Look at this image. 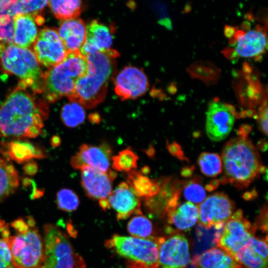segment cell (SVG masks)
I'll return each instance as SVG.
<instances>
[{
  "label": "cell",
  "mask_w": 268,
  "mask_h": 268,
  "mask_svg": "<svg viewBox=\"0 0 268 268\" xmlns=\"http://www.w3.org/2000/svg\"><path fill=\"white\" fill-rule=\"evenodd\" d=\"M18 83L0 106V136L33 138L41 133L47 109Z\"/></svg>",
  "instance_id": "obj_1"
},
{
  "label": "cell",
  "mask_w": 268,
  "mask_h": 268,
  "mask_svg": "<svg viewBox=\"0 0 268 268\" xmlns=\"http://www.w3.org/2000/svg\"><path fill=\"white\" fill-rule=\"evenodd\" d=\"M118 52L113 49L99 52L86 57V72L76 81L69 101H75L83 107L91 109L104 101L108 83L116 68Z\"/></svg>",
  "instance_id": "obj_2"
},
{
  "label": "cell",
  "mask_w": 268,
  "mask_h": 268,
  "mask_svg": "<svg viewBox=\"0 0 268 268\" xmlns=\"http://www.w3.org/2000/svg\"><path fill=\"white\" fill-rule=\"evenodd\" d=\"M223 183L229 182L239 189H244L264 173L265 167L251 140L240 136L227 142L222 152Z\"/></svg>",
  "instance_id": "obj_3"
},
{
  "label": "cell",
  "mask_w": 268,
  "mask_h": 268,
  "mask_svg": "<svg viewBox=\"0 0 268 268\" xmlns=\"http://www.w3.org/2000/svg\"><path fill=\"white\" fill-rule=\"evenodd\" d=\"M87 68L86 56L79 51H67L61 62L44 73L41 93L51 103L63 97L69 100L74 93L76 80L86 72Z\"/></svg>",
  "instance_id": "obj_4"
},
{
  "label": "cell",
  "mask_w": 268,
  "mask_h": 268,
  "mask_svg": "<svg viewBox=\"0 0 268 268\" xmlns=\"http://www.w3.org/2000/svg\"><path fill=\"white\" fill-rule=\"evenodd\" d=\"M0 64L5 72L20 79L19 83L35 93H42L44 73L30 49L9 44L0 52Z\"/></svg>",
  "instance_id": "obj_5"
},
{
  "label": "cell",
  "mask_w": 268,
  "mask_h": 268,
  "mask_svg": "<svg viewBox=\"0 0 268 268\" xmlns=\"http://www.w3.org/2000/svg\"><path fill=\"white\" fill-rule=\"evenodd\" d=\"M105 246L124 258L129 268H157L158 237L141 238L116 234L106 241Z\"/></svg>",
  "instance_id": "obj_6"
},
{
  "label": "cell",
  "mask_w": 268,
  "mask_h": 268,
  "mask_svg": "<svg viewBox=\"0 0 268 268\" xmlns=\"http://www.w3.org/2000/svg\"><path fill=\"white\" fill-rule=\"evenodd\" d=\"M44 256L38 268H86L67 235L56 225L43 227Z\"/></svg>",
  "instance_id": "obj_7"
},
{
  "label": "cell",
  "mask_w": 268,
  "mask_h": 268,
  "mask_svg": "<svg viewBox=\"0 0 268 268\" xmlns=\"http://www.w3.org/2000/svg\"><path fill=\"white\" fill-rule=\"evenodd\" d=\"M11 253L14 268H38L44 256V244L37 229L29 226L27 231L4 238Z\"/></svg>",
  "instance_id": "obj_8"
},
{
  "label": "cell",
  "mask_w": 268,
  "mask_h": 268,
  "mask_svg": "<svg viewBox=\"0 0 268 268\" xmlns=\"http://www.w3.org/2000/svg\"><path fill=\"white\" fill-rule=\"evenodd\" d=\"M241 210L233 213L225 222L220 234L214 242L218 247L235 257L239 250L254 236L257 230L254 225L244 218Z\"/></svg>",
  "instance_id": "obj_9"
},
{
  "label": "cell",
  "mask_w": 268,
  "mask_h": 268,
  "mask_svg": "<svg viewBox=\"0 0 268 268\" xmlns=\"http://www.w3.org/2000/svg\"><path fill=\"white\" fill-rule=\"evenodd\" d=\"M199 224L206 229L223 228L235 208L234 202L222 193L209 196L198 206Z\"/></svg>",
  "instance_id": "obj_10"
},
{
  "label": "cell",
  "mask_w": 268,
  "mask_h": 268,
  "mask_svg": "<svg viewBox=\"0 0 268 268\" xmlns=\"http://www.w3.org/2000/svg\"><path fill=\"white\" fill-rule=\"evenodd\" d=\"M157 268H187L190 261V247L187 238L180 233L158 237Z\"/></svg>",
  "instance_id": "obj_11"
},
{
  "label": "cell",
  "mask_w": 268,
  "mask_h": 268,
  "mask_svg": "<svg viewBox=\"0 0 268 268\" xmlns=\"http://www.w3.org/2000/svg\"><path fill=\"white\" fill-rule=\"evenodd\" d=\"M33 53L39 63L52 67L61 62L67 52L54 28L41 29L33 44Z\"/></svg>",
  "instance_id": "obj_12"
},
{
  "label": "cell",
  "mask_w": 268,
  "mask_h": 268,
  "mask_svg": "<svg viewBox=\"0 0 268 268\" xmlns=\"http://www.w3.org/2000/svg\"><path fill=\"white\" fill-rule=\"evenodd\" d=\"M113 150L106 142L99 145L82 144L78 150L70 159V164L76 169L88 166L104 173L110 170Z\"/></svg>",
  "instance_id": "obj_13"
},
{
  "label": "cell",
  "mask_w": 268,
  "mask_h": 268,
  "mask_svg": "<svg viewBox=\"0 0 268 268\" xmlns=\"http://www.w3.org/2000/svg\"><path fill=\"white\" fill-rule=\"evenodd\" d=\"M115 91L122 100L134 99L148 90V81L142 69L128 66L122 68L114 79Z\"/></svg>",
  "instance_id": "obj_14"
},
{
  "label": "cell",
  "mask_w": 268,
  "mask_h": 268,
  "mask_svg": "<svg viewBox=\"0 0 268 268\" xmlns=\"http://www.w3.org/2000/svg\"><path fill=\"white\" fill-rule=\"evenodd\" d=\"M235 117L228 108L219 101L211 102L206 112L205 130L209 138L214 141L225 138L231 132Z\"/></svg>",
  "instance_id": "obj_15"
},
{
  "label": "cell",
  "mask_w": 268,
  "mask_h": 268,
  "mask_svg": "<svg viewBox=\"0 0 268 268\" xmlns=\"http://www.w3.org/2000/svg\"><path fill=\"white\" fill-rule=\"evenodd\" d=\"M81 183L87 197L94 200L106 199L112 191V183L117 173L111 170L104 173L88 166L81 169Z\"/></svg>",
  "instance_id": "obj_16"
},
{
  "label": "cell",
  "mask_w": 268,
  "mask_h": 268,
  "mask_svg": "<svg viewBox=\"0 0 268 268\" xmlns=\"http://www.w3.org/2000/svg\"><path fill=\"white\" fill-rule=\"evenodd\" d=\"M107 200L110 208L116 212L118 220L127 219L132 215L142 214L139 197L126 182L120 183Z\"/></svg>",
  "instance_id": "obj_17"
},
{
  "label": "cell",
  "mask_w": 268,
  "mask_h": 268,
  "mask_svg": "<svg viewBox=\"0 0 268 268\" xmlns=\"http://www.w3.org/2000/svg\"><path fill=\"white\" fill-rule=\"evenodd\" d=\"M12 21L13 44L21 48H28L37 37V24H42L44 19L41 13H19L13 16Z\"/></svg>",
  "instance_id": "obj_18"
},
{
  "label": "cell",
  "mask_w": 268,
  "mask_h": 268,
  "mask_svg": "<svg viewBox=\"0 0 268 268\" xmlns=\"http://www.w3.org/2000/svg\"><path fill=\"white\" fill-rule=\"evenodd\" d=\"M237 42L236 54L242 58H255L264 53L267 47V36L264 28L257 26L245 32L238 30L235 35Z\"/></svg>",
  "instance_id": "obj_19"
},
{
  "label": "cell",
  "mask_w": 268,
  "mask_h": 268,
  "mask_svg": "<svg viewBox=\"0 0 268 268\" xmlns=\"http://www.w3.org/2000/svg\"><path fill=\"white\" fill-rule=\"evenodd\" d=\"M112 29L97 20L86 26L85 42L80 52L85 56L111 49L113 42Z\"/></svg>",
  "instance_id": "obj_20"
},
{
  "label": "cell",
  "mask_w": 268,
  "mask_h": 268,
  "mask_svg": "<svg viewBox=\"0 0 268 268\" xmlns=\"http://www.w3.org/2000/svg\"><path fill=\"white\" fill-rule=\"evenodd\" d=\"M57 31L67 51H80L86 36V25L82 19L63 21Z\"/></svg>",
  "instance_id": "obj_21"
},
{
  "label": "cell",
  "mask_w": 268,
  "mask_h": 268,
  "mask_svg": "<svg viewBox=\"0 0 268 268\" xmlns=\"http://www.w3.org/2000/svg\"><path fill=\"white\" fill-rule=\"evenodd\" d=\"M1 150L6 159H11L19 164L29 161L33 158H43L46 156L42 149L25 140H14L5 142Z\"/></svg>",
  "instance_id": "obj_22"
},
{
  "label": "cell",
  "mask_w": 268,
  "mask_h": 268,
  "mask_svg": "<svg viewBox=\"0 0 268 268\" xmlns=\"http://www.w3.org/2000/svg\"><path fill=\"white\" fill-rule=\"evenodd\" d=\"M167 221L179 231L190 230L197 222L199 216L198 206L187 201L168 211Z\"/></svg>",
  "instance_id": "obj_23"
},
{
  "label": "cell",
  "mask_w": 268,
  "mask_h": 268,
  "mask_svg": "<svg viewBox=\"0 0 268 268\" xmlns=\"http://www.w3.org/2000/svg\"><path fill=\"white\" fill-rule=\"evenodd\" d=\"M194 264L198 268H243L232 255L218 247L198 256Z\"/></svg>",
  "instance_id": "obj_24"
},
{
  "label": "cell",
  "mask_w": 268,
  "mask_h": 268,
  "mask_svg": "<svg viewBox=\"0 0 268 268\" xmlns=\"http://www.w3.org/2000/svg\"><path fill=\"white\" fill-rule=\"evenodd\" d=\"M127 184L140 198H151L158 194L160 183L150 179L141 172L132 170L127 173Z\"/></svg>",
  "instance_id": "obj_25"
},
{
  "label": "cell",
  "mask_w": 268,
  "mask_h": 268,
  "mask_svg": "<svg viewBox=\"0 0 268 268\" xmlns=\"http://www.w3.org/2000/svg\"><path fill=\"white\" fill-rule=\"evenodd\" d=\"M9 161L0 157V202L12 194L19 184L17 171Z\"/></svg>",
  "instance_id": "obj_26"
},
{
  "label": "cell",
  "mask_w": 268,
  "mask_h": 268,
  "mask_svg": "<svg viewBox=\"0 0 268 268\" xmlns=\"http://www.w3.org/2000/svg\"><path fill=\"white\" fill-rule=\"evenodd\" d=\"M48 4L54 16L63 21L78 18L84 8L83 0H49Z\"/></svg>",
  "instance_id": "obj_27"
},
{
  "label": "cell",
  "mask_w": 268,
  "mask_h": 268,
  "mask_svg": "<svg viewBox=\"0 0 268 268\" xmlns=\"http://www.w3.org/2000/svg\"><path fill=\"white\" fill-rule=\"evenodd\" d=\"M84 107L75 101H70L64 105L61 110L62 122L69 128H75L82 124L85 119Z\"/></svg>",
  "instance_id": "obj_28"
},
{
  "label": "cell",
  "mask_w": 268,
  "mask_h": 268,
  "mask_svg": "<svg viewBox=\"0 0 268 268\" xmlns=\"http://www.w3.org/2000/svg\"><path fill=\"white\" fill-rule=\"evenodd\" d=\"M235 259L243 268H268V261L256 253L248 243L239 250Z\"/></svg>",
  "instance_id": "obj_29"
},
{
  "label": "cell",
  "mask_w": 268,
  "mask_h": 268,
  "mask_svg": "<svg viewBox=\"0 0 268 268\" xmlns=\"http://www.w3.org/2000/svg\"><path fill=\"white\" fill-rule=\"evenodd\" d=\"M127 230L133 237L147 238L153 236L152 222L146 216L136 215L133 217L127 224Z\"/></svg>",
  "instance_id": "obj_30"
},
{
  "label": "cell",
  "mask_w": 268,
  "mask_h": 268,
  "mask_svg": "<svg viewBox=\"0 0 268 268\" xmlns=\"http://www.w3.org/2000/svg\"><path fill=\"white\" fill-rule=\"evenodd\" d=\"M201 172L206 176L214 177L219 174L222 168L220 156L214 153L203 152L198 159Z\"/></svg>",
  "instance_id": "obj_31"
},
{
  "label": "cell",
  "mask_w": 268,
  "mask_h": 268,
  "mask_svg": "<svg viewBox=\"0 0 268 268\" xmlns=\"http://www.w3.org/2000/svg\"><path fill=\"white\" fill-rule=\"evenodd\" d=\"M111 160L112 166L114 170L128 172L137 167L138 157L130 147H128L112 157Z\"/></svg>",
  "instance_id": "obj_32"
},
{
  "label": "cell",
  "mask_w": 268,
  "mask_h": 268,
  "mask_svg": "<svg viewBox=\"0 0 268 268\" xmlns=\"http://www.w3.org/2000/svg\"><path fill=\"white\" fill-rule=\"evenodd\" d=\"M49 0H18L7 11L13 17L19 13L39 14L48 4Z\"/></svg>",
  "instance_id": "obj_33"
},
{
  "label": "cell",
  "mask_w": 268,
  "mask_h": 268,
  "mask_svg": "<svg viewBox=\"0 0 268 268\" xmlns=\"http://www.w3.org/2000/svg\"><path fill=\"white\" fill-rule=\"evenodd\" d=\"M57 203L60 209L72 212L78 208L80 201L78 197L73 191L64 188L59 190L57 194Z\"/></svg>",
  "instance_id": "obj_34"
},
{
  "label": "cell",
  "mask_w": 268,
  "mask_h": 268,
  "mask_svg": "<svg viewBox=\"0 0 268 268\" xmlns=\"http://www.w3.org/2000/svg\"><path fill=\"white\" fill-rule=\"evenodd\" d=\"M184 195L188 201L195 204H199L205 199L206 193L202 185L197 179L191 180L185 184Z\"/></svg>",
  "instance_id": "obj_35"
},
{
  "label": "cell",
  "mask_w": 268,
  "mask_h": 268,
  "mask_svg": "<svg viewBox=\"0 0 268 268\" xmlns=\"http://www.w3.org/2000/svg\"><path fill=\"white\" fill-rule=\"evenodd\" d=\"M249 246L259 256L268 261V238L252 236L248 242Z\"/></svg>",
  "instance_id": "obj_36"
},
{
  "label": "cell",
  "mask_w": 268,
  "mask_h": 268,
  "mask_svg": "<svg viewBox=\"0 0 268 268\" xmlns=\"http://www.w3.org/2000/svg\"><path fill=\"white\" fill-rule=\"evenodd\" d=\"M0 268H14L10 250L4 239H0Z\"/></svg>",
  "instance_id": "obj_37"
},
{
  "label": "cell",
  "mask_w": 268,
  "mask_h": 268,
  "mask_svg": "<svg viewBox=\"0 0 268 268\" xmlns=\"http://www.w3.org/2000/svg\"><path fill=\"white\" fill-rule=\"evenodd\" d=\"M0 43L6 44L13 43L12 20L6 25H0Z\"/></svg>",
  "instance_id": "obj_38"
},
{
  "label": "cell",
  "mask_w": 268,
  "mask_h": 268,
  "mask_svg": "<svg viewBox=\"0 0 268 268\" xmlns=\"http://www.w3.org/2000/svg\"><path fill=\"white\" fill-rule=\"evenodd\" d=\"M268 104L266 101L259 109L258 124L259 129L266 136L268 134Z\"/></svg>",
  "instance_id": "obj_39"
},
{
  "label": "cell",
  "mask_w": 268,
  "mask_h": 268,
  "mask_svg": "<svg viewBox=\"0 0 268 268\" xmlns=\"http://www.w3.org/2000/svg\"><path fill=\"white\" fill-rule=\"evenodd\" d=\"M267 208L263 209L260 214L258 224H254L256 228L259 227L260 229L264 232L267 233L268 222H267Z\"/></svg>",
  "instance_id": "obj_40"
},
{
  "label": "cell",
  "mask_w": 268,
  "mask_h": 268,
  "mask_svg": "<svg viewBox=\"0 0 268 268\" xmlns=\"http://www.w3.org/2000/svg\"><path fill=\"white\" fill-rule=\"evenodd\" d=\"M11 226L18 233H24L27 231L29 228V226L22 218H18L14 220L12 223Z\"/></svg>",
  "instance_id": "obj_41"
},
{
  "label": "cell",
  "mask_w": 268,
  "mask_h": 268,
  "mask_svg": "<svg viewBox=\"0 0 268 268\" xmlns=\"http://www.w3.org/2000/svg\"><path fill=\"white\" fill-rule=\"evenodd\" d=\"M18 0H0V15L7 14L9 8L14 4Z\"/></svg>",
  "instance_id": "obj_42"
},
{
  "label": "cell",
  "mask_w": 268,
  "mask_h": 268,
  "mask_svg": "<svg viewBox=\"0 0 268 268\" xmlns=\"http://www.w3.org/2000/svg\"><path fill=\"white\" fill-rule=\"evenodd\" d=\"M23 170L25 173L30 176L35 175L38 171V165L35 162H29L23 166Z\"/></svg>",
  "instance_id": "obj_43"
},
{
  "label": "cell",
  "mask_w": 268,
  "mask_h": 268,
  "mask_svg": "<svg viewBox=\"0 0 268 268\" xmlns=\"http://www.w3.org/2000/svg\"><path fill=\"white\" fill-rule=\"evenodd\" d=\"M167 148L172 155L177 156L180 159L184 157L181 147L176 142L168 144Z\"/></svg>",
  "instance_id": "obj_44"
},
{
  "label": "cell",
  "mask_w": 268,
  "mask_h": 268,
  "mask_svg": "<svg viewBox=\"0 0 268 268\" xmlns=\"http://www.w3.org/2000/svg\"><path fill=\"white\" fill-rule=\"evenodd\" d=\"M51 143L53 147H57L61 143V139L60 137L55 135L52 137Z\"/></svg>",
  "instance_id": "obj_45"
},
{
  "label": "cell",
  "mask_w": 268,
  "mask_h": 268,
  "mask_svg": "<svg viewBox=\"0 0 268 268\" xmlns=\"http://www.w3.org/2000/svg\"><path fill=\"white\" fill-rule=\"evenodd\" d=\"M99 204L100 207L104 210H106L110 209L109 204L107 199L99 201Z\"/></svg>",
  "instance_id": "obj_46"
},
{
  "label": "cell",
  "mask_w": 268,
  "mask_h": 268,
  "mask_svg": "<svg viewBox=\"0 0 268 268\" xmlns=\"http://www.w3.org/2000/svg\"><path fill=\"white\" fill-rule=\"evenodd\" d=\"M193 169V167H186L182 170L181 174L185 177L190 176L192 174Z\"/></svg>",
  "instance_id": "obj_47"
},
{
  "label": "cell",
  "mask_w": 268,
  "mask_h": 268,
  "mask_svg": "<svg viewBox=\"0 0 268 268\" xmlns=\"http://www.w3.org/2000/svg\"><path fill=\"white\" fill-rule=\"evenodd\" d=\"M219 184V181L218 180H214L211 182L209 185L206 186V189L208 191H212L217 187Z\"/></svg>",
  "instance_id": "obj_48"
},
{
  "label": "cell",
  "mask_w": 268,
  "mask_h": 268,
  "mask_svg": "<svg viewBox=\"0 0 268 268\" xmlns=\"http://www.w3.org/2000/svg\"><path fill=\"white\" fill-rule=\"evenodd\" d=\"M149 172V167H148L147 166H144L141 169V173L143 175L148 174Z\"/></svg>",
  "instance_id": "obj_49"
}]
</instances>
